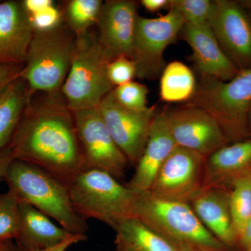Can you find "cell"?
Here are the masks:
<instances>
[{
  "label": "cell",
  "mask_w": 251,
  "mask_h": 251,
  "mask_svg": "<svg viewBox=\"0 0 251 251\" xmlns=\"http://www.w3.org/2000/svg\"><path fill=\"white\" fill-rule=\"evenodd\" d=\"M9 145L15 160L39 167L66 186L85 169L74 115L62 93L30 96Z\"/></svg>",
  "instance_id": "6da1fadb"
},
{
  "label": "cell",
  "mask_w": 251,
  "mask_h": 251,
  "mask_svg": "<svg viewBox=\"0 0 251 251\" xmlns=\"http://www.w3.org/2000/svg\"><path fill=\"white\" fill-rule=\"evenodd\" d=\"M136 218L177 251H226V246L204 227L188 203L136 193L133 208Z\"/></svg>",
  "instance_id": "7a4b0ae2"
},
{
  "label": "cell",
  "mask_w": 251,
  "mask_h": 251,
  "mask_svg": "<svg viewBox=\"0 0 251 251\" xmlns=\"http://www.w3.org/2000/svg\"><path fill=\"white\" fill-rule=\"evenodd\" d=\"M4 179L21 202L27 203L73 234L86 235L87 220L74 209L65 184L39 167L14 160Z\"/></svg>",
  "instance_id": "3957f363"
},
{
  "label": "cell",
  "mask_w": 251,
  "mask_h": 251,
  "mask_svg": "<svg viewBox=\"0 0 251 251\" xmlns=\"http://www.w3.org/2000/svg\"><path fill=\"white\" fill-rule=\"evenodd\" d=\"M76 36L63 21L54 27L35 29L21 72L29 96L62 93L71 66Z\"/></svg>",
  "instance_id": "277c9868"
},
{
  "label": "cell",
  "mask_w": 251,
  "mask_h": 251,
  "mask_svg": "<svg viewBox=\"0 0 251 251\" xmlns=\"http://www.w3.org/2000/svg\"><path fill=\"white\" fill-rule=\"evenodd\" d=\"M184 104L205 110L219 125L228 143L249 138L251 68L228 81L201 78L192 98Z\"/></svg>",
  "instance_id": "5b68a950"
},
{
  "label": "cell",
  "mask_w": 251,
  "mask_h": 251,
  "mask_svg": "<svg viewBox=\"0 0 251 251\" xmlns=\"http://www.w3.org/2000/svg\"><path fill=\"white\" fill-rule=\"evenodd\" d=\"M77 214L115 229L121 221L133 217L136 193L100 170L85 169L67 185Z\"/></svg>",
  "instance_id": "8992f818"
},
{
  "label": "cell",
  "mask_w": 251,
  "mask_h": 251,
  "mask_svg": "<svg viewBox=\"0 0 251 251\" xmlns=\"http://www.w3.org/2000/svg\"><path fill=\"white\" fill-rule=\"evenodd\" d=\"M109 63L96 29L76 36L72 66L62 88L64 100L72 112L97 108L115 88L108 76Z\"/></svg>",
  "instance_id": "52a82bcc"
},
{
  "label": "cell",
  "mask_w": 251,
  "mask_h": 251,
  "mask_svg": "<svg viewBox=\"0 0 251 251\" xmlns=\"http://www.w3.org/2000/svg\"><path fill=\"white\" fill-rule=\"evenodd\" d=\"M184 25L179 13L174 9L158 18L138 16L133 46V60L136 77L141 80H154L161 77L166 67L164 52L176 42Z\"/></svg>",
  "instance_id": "ba28073f"
},
{
  "label": "cell",
  "mask_w": 251,
  "mask_h": 251,
  "mask_svg": "<svg viewBox=\"0 0 251 251\" xmlns=\"http://www.w3.org/2000/svg\"><path fill=\"white\" fill-rule=\"evenodd\" d=\"M72 112L85 169L100 170L118 180L124 177L128 162L112 139L98 107Z\"/></svg>",
  "instance_id": "9c48e42d"
},
{
  "label": "cell",
  "mask_w": 251,
  "mask_h": 251,
  "mask_svg": "<svg viewBox=\"0 0 251 251\" xmlns=\"http://www.w3.org/2000/svg\"><path fill=\"white\" fill-rule=\"evenodd\" d=\"M98 108L114 142L128 163L136 166L146 146L156 107L143 110L126 108L117 101L112 91Z\"/></svg>",
  "instance_id": "30bf717a"
},
{
  "label": "cell",
  "mask_w": 251,
  "mask_h": 251,
  "mask_svg": "<svg viewBox=\"0 0 251 251\" xmlns=\"http://www.w3.org/2000/svg\"><path fill=\"white\" fill-rule=\"evenodd\" d=\"M205 158L176 147L158 171L149 193L158 199L189 204L202 191Z\"/></svg>",
  "instance_id": "8fae6325"
},
{
  "label": "cell",
  "mask_w": 251,
  "mask_h": 251,
  "mask_svg": "<svg viewBox=\"0 0 251 251\" xmlns=\"http://www.w3.org/2000/svg\"><path fill=\"white\" fill-rule=\"evenodd\" d=\"M208 23L221 49L238 70L251 68V18L239 1L213 0Z\"/></svg>",
  "instance_id": "7c38bea8"
},
{
  "label": "cell",
  "mask_w": 251,
  "mask_h": 251,
  "mask_svg": "<svg viewBox=\"0 0 251 251\" xmlns=\"http://www.w3.org/2000/svg\"><path fill=\"white\" fill-rule=\"evenodd\" d=\"M176 146L206 158L228 144L216 120L199 107L184 105L163 110Z\"/></svg>",
  "instance_id": "4fadbf2b"
},
{
  "label": "cell",
  "mask_w": 251,
  "mask_h": 251,
  "mask_svg": "<svg viewBox=\"0 0 251 251\" xmlns=\"http://www.w3.org/2000/svg\"><path fill=\"white\" fill-rule=\"evenodd\" d=\"M138 16L137 1H103L96 30L99 44L110 62L120 56L133 57V39Z\"/></svg>",
  "instance_id": "5bb4252c"
},
{
  "label": "cell",
  "mask_w": 251,
  "mask_h": 251,
  "mask_svg": "<svg viewBox=\"0 0 251 251\" xmlns=\"http://www.w3.org/2000/svg\"><path fill=\"white\" fill-rule=\"evenodd\" d=\"M180 34L192 50L191 60L201 78L228 81L240 72L221 49L209 23L184 24Z\"/></svg>",
  "instance_id": "9a60e30c"
},
{
  "label": "cell",
  "mask_w": 251,
  "mask_h": 251,
  "mask_svg": "<svg viewBox=\"0 0 251 251\" xmlns=\"http://www.w3.org/2000/svg\"><path fill=\"white\" fill-rule=\"evenodd\" d=\"M34 31L24 1L0 3V64L24 65Z\"/></svg>",
  "instance_id": "2e32d148"
},
{
  "label": "cell",
  "mask_w": 251,
  "mask_h": 251,
  "mask_svg": "<svg viewBox=\"0 0 251 251\" xmlns=\"http://www.w3.org/2000/svg\"><path fill=\"white\" fill-rule=\"evenodd\" d=\"M176 147L164 111L156 112L143 154L134 174L126 186L136 193L149 192L158 171Z\"/></svg>",
  "instance_id": "e0dca14e"
},
{
  "label": "cell",
  "mask_w": 251,
  "mask_h": 251,
  "mask_svg": "<svg viewBox=\"0 0 251 251\" xmlns=\"http://www.w3.org/2000/svg\"><path fill=\"white\" fill-rule=\"evenodd\" d=\"M251 173V137L229 143L205 158L202 188L230 189L236 180Z\"/></svg>",
  "instance_id": "ac0fdd59"
},
{
  "label": "cell",
  "mask_w": 251,
  "mask_h": 251,
  "mask_svg": "<svg viewBox=\"0 0 251 251\" xmlns=\"http://www.w3.org/2000/svg\"><path fill=\"white\" fill-rule=\"evenodd\" d=\"M189 204L204 227L226 247L238 240L229 209V191L202 188Z\"/></svg>",
  "instance_id": "d6986e66"
},
{
  "label": "cell",
  "mask_w": 251,
  "mask_h": 251,
  "mask_svg": "<svg viewBox=\"0 0 251 251\" xmlns=\"http://www.w3.org/2000/svg\"><path fill=\"white\" fill-rule=\"evenodd\" d=\"M73 234L52 222L34 206L20 201L19 225L16 245L29 250H43L58 245Z\"/></svg>",
  "instance_id": "ffe728a7"
},
{
  "label": "cell",
  "mask_w": 251,
  "mask_h": 251,
  "mask_svg": "<svg viewBox=\"0 0 251 251\" xmlns=\"http://www.w3.org/2000/svg\"><path fill=\"white\" fill-rule=\"evenodd\" d=\"M114 230L117 251H177L136 218L123 220Z\"/></svg>",
  "instance_id": "44dd1931"
},
{
  "label": "cell",
  "mask_w": 251,
  "mask_h": 251,
  "mask_svg": "<svg viewBox=\"0 0 251 251\" xmlns=\"http://www.w3.org/2000/svg\"><path fill=\"white\" fill-rule=\"evenodd\" d=\"M29 98L27 85L21 77L0 96V151L12 138Z\"/></svg>",
  "instance_id": "7402d4cb"
},
{
  "label": "cell",
  "mask_w": 251,
  "mask_h": 251,
  "mask_svg": "<svg viewBox=\"0 0 251 251\" xmlns=\"http://www.w3.org/2000/svg\"><path fill=\"white\" fill-rule=\"evenodd\" d=\"M197 85L193 71L184 63L170 62L160 77V98L166 103H186L192 98Z\"/></svg>",
  "instance_id": "603a6c76"
},
{
  "label": "cell",
  "mask_w": 251,
  "mask_h": 251,
  "mask_svg": "<svg viewBox=\"0 0 251 251\" xmlns=\"http://www.w3.org/2000/svg\"><path fill=\"white\" fill-rule=\"evenodd\" d=\"M102 0H69L59 8L64 24L75 36L83 35L97 25Z\"/></svg>",
  "instance_id": "cb8c5ba5"
},
{
  "label": "cell",
  "mask_w": 251,
  "mask_h": 251,
  "mask_svg": "<svg viewBox=\"0 0 251 251\" xmlns=\"http://www.w3.org/2000/svg\"><path fill=\"white\" fill-rule=\"evenodd\" d=\"M229 209L238 240L246 225L251 219L250 175L236 180L229 191Z\"/></svg>",
  "instance_id": "d4e9b609"
},
{
  "label": "cell",
  "mask_w": 251,
  "mask_h": 251,
  "mask_svg": "<svg viewBox=\"0 0 251 251\" xmlns=\"http://www.w3.org/2000/svg\"><path fill=\"white\" fill-rule=\"evenodd\" d=\"M20 201L12 191L0 194V243L17 237Z\"/></svg>",
  "instance_id": "484cf974"
},
{
  "label": "cell",
  "mask_w": 251,
  "mask_h": 251,
  "mask_svg": "<svg viewBox=\"0 0 251 251\" xmlns=\"http://www.w3.org/2000/svg\"><path fill=\"white\" fill-rule=\"evenodd\" d=\"M212 6L211 0H171V8L179 13L184 24L191 25L208 23Z\"/></svg>",
  "instance_id": "4316f807"
},
{
  "label": "cell",
  "mask_w": 251,
  "mask_h": 251,
  "mask_svg": "<svg viewBox=\"0 0 251 251\" xmlns=\"http://www.w3.org/2000/svg\"><path fill=\"white\" fill-rule=\"evenodd\" d=\"M117 101L125 107L133 110L148 108L149 90L140 82H131L115 87L112 90Z\"/></svg>",
  "instance_id": "83f0119b"
},
{
  "label": "cell",
  "mask_w": 251,
  "mask_h": 251,
  "mask_svg": "<svg viewBox=\"0 0 251 251\" xmlns=\"http://www.w3.org/2000/svg\"><path fill=\"white\" fill-rule=\"evenodd\" d=\"M107 72L109 80L115 87L131 82L136 77L134 61L126 56H120L109 63Z\"/></svg>",
  "instance_id": "f1b7e54d"
},
{
  "label": "cell",
  "mask_w": 251,
  "mask_h": 251,
  "mask_svg": "<svg viewBox=\"0 0 251 251\" xmlns=\"http://www.w3.org/2000/svg\"><path fill=\"white\" fill-rule=\"evenodd\" d=\"M23 65L0 64V96L14 81L21 77Z\"/></svg>",
  "instance_id": "f546056e"
},
{
  "label": "cell",
  "mask_w": 251,
  "mask_h": 251,
  "mask_svg": "<svg viewBox=\"0 0 251 251\" xmlns=\"http://www.w3.org/2000/svg\"><path fill=\"white\" fill-rule=\"evenodd\" d=\"M87 239V235H74V237L69 238V239L61 243L58 245L55 246V247L47 249H43V250H29V249H22V248L18 247V246L14 244L13 251H67L68 249L72 246L79 242H84Z\"/></svg>",
  "instance_id": "4dcf8cb0"
},
{
  "label": "cell",
  "mask_w": 251,
  "mask_h": 251,
  "mask_svg": "<svg viewBox=\"0 0 251 251\" xmlns=\"http://www.w3.org/2000/svg\"><path fill=\"white\" fill-rule=\"evenodd\" d=\"M14 160L11 149L9 144L0 151V182L4 179L8 168Z\"/></svg>",
  "instance_id": "1f68e13d"
},
{
  "label": "cell",
  "mask_w": 251,
  "mask_h": 251,
  "mask_svg": "<svg viewBox=\"0 0 251 251\" xmlns=\"http://www.w3.org/2000/svg\"><path fill=\"white\" fill-rule=\"evenodd\" d=\"M140 4L149 12L156 13L163 9L169 10L171 0H142Z\"/></svg>",
  "instance_id": "d6a6232c"
},
{
  "label": "cell",
  "mask_w": 251,
  "mask_h": 251,
  "mask_svg": "<svg viewBox=\"0 0 251 251\" xmlns=\"http://www.w3.org/2000/svg\"><path fill=\"white\" fill-rule=\"evenodd\" d=\"M239 240L248 250L251 249V219L239 234Z\"/></svg>",
  "instance_id": "836d02e7"
},
{
  "label": "cell",
  "mask_w": 251,
  "mask_h": 251,
  "mask_svg": "<svg viewBox=\"0 0 251 251\" xmlns=\"http://www.w3.org/2000/svg\"><path fill=\"white\" fill-rule=\"evenodd\" d=\"M14 243L13 241L0 243V251H13Z\"/></svg>",
  "instance_id": "e575fe53"
},
{
  "label": "cell",
  "mask_w": 251,
  "mask_h": 251,
  "mask_svg": "<svg viewBox=\"0 0 251 251\" xmlns=\"http://www.w3.org/2000/svg\"><path fill=\"white\" fill-rule=\"evenodd\" d=\"M239 3L244 6L245 9L251 11V0H245V1H239Z\"/></svg>",
  "instance_id": "d590c367"
},
{
  "label": "cell",
  "mask_w": 251,
  "mask_h": 251,
  "mask_svg": "<svg viewBox=\"0 0 251 251\" xmlns=\"http://www.w3.org/2000/svg\"><path fill=\"white\" fill-rule=\"evenodd\" d=\"M248 128H249V135L251 137V105L249 110V117H248Z\"/></svg>",
  "instance_id": "8d00e7d4"
},
{
  "label": "cell",
  "mask_w": 251,
  "mask_h": 251,
  "mask_svg": "<svg viewBox=\"0 0 251 251\" xmlns=\"http://www.w3.org/2000/svg\"><path fill=\"white\" fill-rule=\"evenodd\" d=\"M250 179H251V173L250 174Z\"/></svg>",
  "instance_id": "74e56055"
},
{
  "label": "cell",
  "mask_w": 251,
  "mask_h": 251,
  "mask_svg": "<svg viewBox=\"0 0 251 251\" xmlns=\"http://www.w3.org/2000/svg\"><path fill=\"white\" fill-rule=\"evenodd\" d=\"M248 251H251V249H249V250H248Z\"/></svg>",
  "instance_id": "f35d334b"
}]
</instances>
